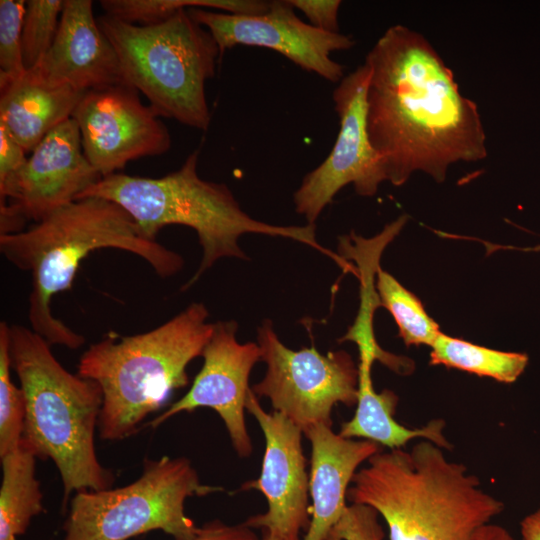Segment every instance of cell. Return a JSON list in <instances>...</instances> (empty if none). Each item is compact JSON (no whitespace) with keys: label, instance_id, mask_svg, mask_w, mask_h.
<instances>
[{"label":"cell","instance_id":"cell-1","mask_svg":"<svg viewBox=\"0 0 540 540\" xmlns=\"http://www.w3.org/2000/svg\"><path fill=\"white\" fill-rule=\"evenodd\" d=\"M367 131L387 181L406 183L422 172L437 183L450 166L487 157L475 102L460 93L453 72L419 32L389 27L366 55Z\"/></svg>","mask_w":540,"mask_h":540},{"label":"cell","instance_id":"cell-2","mask_svg":"<svg viewBox=\"0 0 540 540\" xmlns=\"http://www.w3.org/2000/svg\"><path fill=\"white\" fill-rule=\"evenodd\" d=\"M102 248L141 257L161 278L173 276L184 264L181 255L148 239L120 205L98 197L79 199L28 229L0 235L1 254L31 272L28 320L50 345L75 350L85 343L84 336L54 317L51 301L71 288L81 260Z\"/></svg>","mask_w":540,"mask_h":540},{"label":"cell","instance_id":"cell-3","mask_svg":"<svg viewBox=\"0 0 540 540\" xmlns=\"http://www.w3.org/2000/svg\"><path fill=\"white\" fill-rule=\"evenodd\" d=\"M367 462L353 476L347 500L375 509L389 540H472L504 510L476 476L429 440L410 451L380 450Z\"/></svg>","mask_w":540,"mask_h":540},{"label":"cell","instance_id":"cell-4","mask_svg":"<svg viewBox=\"0 0 540 540\" xmlns=\"http://www.w3.org/2000/svg\"><path fill=\"white\" fill-rule=\"evenodd\" d=\"M8 336L11 368L26 399L23 440L37 458L56 465L63 505L73 492L111 488L114 474L95 451L103 405L99 384L66 370L32 329L12 324Z\"/></svg>","mask_w":540,"mask_h":540},{"label":"cell","instance_id":"cell-5","mask_svg":"<svg viewBox=\"0 0 540 540\" xmlns=\"http://www.w3.org/2000/svg\"><path fill=\"white\" fill-rule=\"evenodd\" d=\"M198 159L199 149H196L178 170L159 178L120 172L102 177L79 199L98 197L120 205L150 240H156L159 231L167 225H183L195 230L203 251L202 259L181 291L189 289L220 258L247 259L238 244L245 233L289 238L342 264L339 255L317 242L315 225L280 226L250 217L225 184L207 181L198 175Z\"/></svg>","mask_w":540,"mask_h":540},{"label":"cell","instance_id":"cell-6","mask_svg":"<svg viewBox=\"0 0 540 540\" xmlns=\"http://www.w3.org/2000/svg\"><path fill=\"white\" fill-rule=\"evenodd\" d=\"M206 306L191 303L162 325L130 336L108 334L81 355L77 374L103 393L98 421L103 440L126 439L160 409L173 391L188 385V364L202 355L214 323Z\"/></svg>","mask_w":540,"mask_h":540},{"label":"cell","instance_id":"cell-7","mask_svg":"<svg viewBox=\"0 0 540 540\" xmlns=\"http://www.w3.org/2000/svg\"><path fill=\"white\" fill-rule=\"evenodd\" d=\"M100 28L118 55L124 83L142 93L159 117L206 131L211 122L205 84L213 78L219 47L211 33L178 10L154 25L102 15Z\"/></svg>","mask_w":540,"mask_h":540},{"label":"cell","instance_id":"cell-8","mask_svg":"<svg viewBox=\"0 0 540 540\" xmlns=\"http://www.w3.org/2000/svg\"><path fill=\"white\" fill-rule=\"evenodd\" d=\"M220 491L202 484L186 457L146 459L141 476L126 486L76 492L63 540H128L153 530L194 540L199 527L185 514L186 499Z\"/></svg>","mask_w":540,"mask_h":540},{"label":"cell","instance_id":"cell-9","mask_svg":"<svg viewBox=\"0 0 540 540\" xmlns=\"http://www.w3.org/2000/svg\"><path fill=\"white\" fill-rule=\"evenodd\" d=\"M257 344L267 368L253 393L268 398L274 411L302 432L316 424L332 426L336 404L356 405L358 366L347 352L322 354L313 346L292 350L280 341L270 320L259 326Z\"/></svg>","mask_w":540,"mask_h":540},{"label":"cell","instance_id":"cell-10","mask_svg":"<svg viewBox=\"0 0 540 540\" xmlns=\"http://www.w3.org/2000/svg\"><path fill=\"white\" fill-rule=\"evenodd\" d=\"M371 71L365 63L344 76L332 93L339 132L325 160L303 178L293 195L295 211L315 225L323 209L344 186L363 197L387 181L384 164L367 131V90Z\"/></svg>","mask_w":540,"mask_h":540},{"label":"cell","instance_id":"cell-11","mask_svg":"<svg viewBox=\"0 0 540 540\" xmlns=\"http://www.w3.org/2000/svg\"><path fill=\"white\" fill-rule=\"evenodd\" d=\"M84 155L102 176L118 173L129 161L165 154L171 135L159 115L126 84L86 92L72 117Z\"/></svg>","mask_w":540,"mask_h":540},{"label":"cell","instance_id":"cell-12","mask_svg":"<svg viewBox=\"0 0 540 540\" xmlns=\"http://www.w3.org/2000/svg\"><path fill=\"white\" fill-rule=\"evenodd\" d=\"M188 12L211 33L220 54L236 45L268 48L330 82L344 77V67L331 54L355 45L350 35L323 31L302 21L287 0L270 1L268 10L256 15L202 8H188Z\"/></svg>","mask_w":540,"mask_h":540},{"label":"cell","instance_id":"cell-13","mask_svg":"<svg viewBox=\"0 0 540 540\" xmlns=\"http://www.w3.org/2000/svg\"><path fill=\"white\" fill-rule=\"evenodd\" d=\"M246 410L255 417L265 437V453L260 476L244 483L241 490L260 491L268 509L244 524L273 532L283 540H301L311 514L309 473L302 446V430L277 411H265L250 389Z\"/></svg>","mask_w":540,"mask_h":540},{"label":"cell","instance_id":"cell-14","mask_svg":"<svg viewBox=\"0 0 540 540\" xmlns=\"http://www.w3.org/2000/svg\"><path fill=\"white\" fill-rule=\"evenodd\" d=\"M237 328L235 321L214 323L213 334L201 355L202 368L189 391L155 417L149 423L152 428L180 412L208 407L215 410L223 420L237 455H251L253 447L244 410L251 389L250 372L261 360V352L257 343H239L236 339Z\"/></svg>","mask_w":540,"mask_h":540},{"label":"cell","instance_id":"cell-15","mask_svg":"<svg viewBox=\"0 0 540 540\" xmlns=\"http://www.w3.org/2000/svg\"><path fill=\"white\" fill-rule=\"evenodd\" d=\"M101 178L84 155L79 128L70 118L33 149L6 203L26 221L37 223L77 201Z\"/></svg>","mask_w":540,"mask_h":540},{"label":"cell","instance_id":"cell-16","mask_svg":"<svg viewBox=\"0 0 540 540\" xmlns=\"http://www.w3.org/2000/svg\"><path fill=\"white\" fill-rule=\"evenodd\" d=\"M36 68L50 82L84 93L125 84L118 55L90 0H64L54 41Z\"/></svg>","mask_w":540,"mask_h":540},{"label":"cell","instance_id":"cell-17","mask_svg":"<svg viewBox=\"0 0 540 540\" xmlns=\"http://www.w3.org/2000/svg\"><path fill=\"white\" fill-rule=\"evenodd\" d=\"M332 426L316 424L303 432L312 447L309 472L311 520L302 540H325L343 515L347 491L358 467L381 450L369 440L346 438Z\"/></svg>","mask_w":540,"mask_h":540},{"label":"cell","instance_id":"cell-18","mask_svg":"<svg viewBox=\"0 0 540 540\" xmlns=\"http://www.w3.org/2000/svg\"><path fill=\"white\" fill-rule=\"evenodd\" d=\"M0 122L26 152H32L54 128L70 119L85 94L47 80L37 69L0 88Z\"/></svg>","mask_w":540,"mask_h":540},{"label":"cell","instance_id":"cell-19","mask_svg":"<svg viewBox=\"0 0 540 540\" xmlns=\"http://www.w3.org/2000/svg\"><path fill=\"white\" fill-rule=\"evenodd\" d=\"M372 365L368 360H359L356 410L349 421L341 424L338 433L346 438L373 441L389 449L403 448L415 438L429 440L442 449H451L443 435V420H432L423 427L411 429L394 419L398 397L387 389L376 392L371 377Z\"/></svg>","mask_w":540,"mask_h":540},{"label":"cell","instance_id":"cell-20","mask_svg":"<svg viewBox=\"0 0 540 540\" xmlns=\"http://www.w3.org/2000/svg\"><path fill=\"white\" fill-rule=\"evenodd\" d=\"M36 459L23 439L16 450L1 457L0 540H16L32 518L44 511Z\"/></svg>","mask_w":540,"mask_h":540},{"label":"cell","instance_id":"cell-21","mask_svg":"<svg viewBox=\"0 0 540 540\" xmlns=\"http://www.w3.org/2000/svg\"><path fill=\"white\" fill-rule=\"evenodd\" d=\"M528 362L526 353L495 350L442 332L430 352L431 365H443L507 384L523 374Z\"/></svg>","mask_w":540,"mask_h":540},{"label":"cell","instance_id":"cell-22","mask_svg":"<svg viewBox=\"0 0 540 540\" xmlns=\"http://www.w3.org/2000/svg\"><path fill=\"white\" fill-rule=\"evenodd\" d=\"M380 302L393 316L405 345L432 346L441 333L420 299L380 267L376 273Z\"/></svg>","mask_w":540,"mask_h":540},{"label":"cell","instance_id":"cell-23","mask_svg":"<svg viewBox=\"0 0 540 540\" xmlns=\"http://www.w3.org/2000/svg\"><path fill=\"white\" fill-rule=\"evenodd\" d=\"M8 327L0 323V458L21 444L26 417L24 392L11 379Z\"/></svg>","mask_w":540,"mask_h":540},{"label":"cell","instance_id":"cell-24","mask_svg":"<svg viewBox=\"0 0 540 540\" xmlns=\"http://www.w3.org/2000/svg\"><path fill=\"white\" fill-rule=\"evenodd\" d=\"M64 0H28L22 30L23 61L38 67L56 36Z\"/></svg>","mask_w":540,"mask_h":540},{"label":"cell","instance_id":"cell-25","mask_svg":"<svg viewBox=\"0 0 540 540\" xmlns=\"http://www.w3.org/2000/svg\"><path fill=\"white\" fill-rule=\"evenodd\" d=\"M24 0H0V88L26 72L22 51Z\"/></svg>","mask_w":540,"mask_h":540},{"label":"cell","instance_id":"cell-26","mask_svg":"<svg viewBox=\"0 0 540 540\" xmlns=\"http://www.w3.org/2000/svg\"><path fill=\"white\" fill-rule=\"evenodd\" d=\"M106 15L136 25H154L183 8H196L197 0H101Z\"/></svg>","mask_w":540,"mask_h":540},{"label":"cell","instance_id":"cell-27","mask_svg":"<svg viewBox=\"0 0 540 540\" xmlns=\"http://www.w3.org/2000/svg\"><path fill=\"white\" fill-rule=\"evenodd\" d=\"M379 514L364 504H350L325 540H383Z\"/></svg>","mask_w":540,"mask_h":540},{"label":"cell","instance_id":"cell-28","mask_svg":"<svg viewBox=\"0 0 540 540\" xmlns=\"http://www.w3.org/2000/svg\"><path fill=\"white\" fill-rule=\"evenodd\" d=\"M26 150L0 122V204L6 203L28 157Z\"/></svg>","mask_w":540,"mask_h":540},{"label":"cell","instance_id":"cell-29","mask_svg":"<svg viewBox=\"0 0 540 540\" xmlns=\"http://www.w3.org/2000/svg\"><path fill=\"white\" fill-rule=\"evenodd\" d=\"M294 8L301 11L309 24L327 32L338 33L339 0H287Z\"/></svg>","mask_w":540,"mask_h":540},{"label":"cell","instance_id":"cell-30","mask_svg":"<svg viewBox=\"0 0 540 540\" xmlns=\"http://www.w3.org/2000/svg\"><path fill=\"white\" fill-rule=\"evenodd\" d=\"M194 540H261L247 525H227L213 520L199 527Z\"/></svg>","mask_w":540,"mask_h":540},{"label":"cell","instance_id":"cell-31","mask_svg":"<svg viewBox=\"0 0 540 540\" xmlns=\"http://www.w3.org/2000/svg\"><path fill=\"white\" fill-rule=\"evenodd\" d=\"M520 532L522 540H540V507L522 519Z\"/></svg>","mask_w":540,"mask_h":540},{"label":"cell","instance_id":"cell-32","mask_svg":"<svg viewBox=\"0 0 540 540\" xmlns=\"http://www.w3.org/2000/svg\"><path fill=\"white\" fill-rule=\"evenodd\" d=\"M472 540H514V538L504 527L488 523L477 530Z\"/></svg>","mask_w":540,"mask_h":540},{"label":"cell","instance_id":"cell-33","mask_svg":"<svg viewBox=\"0 0 540 540\" xmlns=\"http://www.w3.org/2000/svg\"><path fill=\"white\" fill-rule=\"evenodd\" d=\"M262 533H263V536L261 540H283L281 537H279L277 534L273 532L262 530Z\"/></svg>","mask_w":540,"mask_h":540},{"label":"cell","instance_id":"cell-34","mask_svg":"<svg viewBox=\"0 0 540 540\" xmlns=\"http://www.w3.org/2000/svg\"><path fill=\"white\" fill-rule=\"evenodd\" d=\"M524 250L525 251H540V246H536V247H533V248H526Z\"/></svg>","mask_w":540,"mask_h":540}]
</instances>
